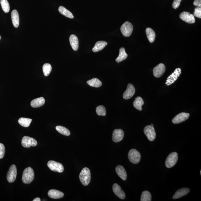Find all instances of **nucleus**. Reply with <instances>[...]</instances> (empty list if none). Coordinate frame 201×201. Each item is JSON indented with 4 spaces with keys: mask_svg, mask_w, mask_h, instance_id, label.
Returning <instances> with one entry per match:
<instances>
[{
    "mask_svg": "<svg viewBox=\"0 0 201 201\" xmlns=\"http://www.w3.org/2000/svg\"><path fill=\"white\" fill-rule=\"evenodd\" d=\"M190 190L188 188H183L178 190L172 197L173 199H176L181 198L187 195L189 193Z\"/></svg>",
    "mask_w": 201,
    "mask_h": 201,
    "instance_id": "nucleus-17",
    "label": "nucleus"
},
{
    "mask_svg": "<svg viewBox=\"0 0 201 201\" xmlns=\"http://www.w3.org/2000/svg\"><path fill=\"white\" fill-rule=\"evenodd\" d=\"M56 130L59 132L62 135L69 136L70 134V132L68 128L61 126H58L56 127Z\"/></svg>",
    "mask_w": 201,
    "mask_h": 201,
    "instance_id": "nucleus-30",
    "label": "nucleus"
},
{
    "mask_svg": "<svg viewBox=\"0 0 201 201\" xmlns=\"http://www.w3.org/2000/svg\"><path fill=\"white\" fill-rule=\"evenodd\" d=\"M70 45L74 50L77 51L79 48V40L78 38L75 35L72 34L69 38Z\"/></svg>",
    "mask_w": 201,
    "mask_h": 201,
    "instance_id": "nucleus-20",
    "label": "nucleus"
},
{
    "mask_svg": "<svg viewBox=\"0 0 201 201\" xmlns=\"http://www.w3.org/2000/svg\"><path fill=\"white\" fill-rule=\"evenodd\" d=\"M22 145L26 148H29L31 146H36L37 144V142L34 139L29 136H24L22 141Z\"/></svg>",
    "mask_w": 201,
    "mask_h": 201,
    "instance_id": "nucleus-9",
    "label": "nucleus"
},
{
    "mask_svg": "<svg viewBox=\"0 0 201 201\" xmlns=\"http://www.w3.org/2000/svg\"><path fill=\"white\" fill-rule=\"evenodd\" d=\"M48 196L53 199H59L64 196L63 192L56 190L52 189L49 190L48 193Z\"/></svg>",
    "mask_w": 201,
    "mask_h": 201,
    "instance_id": "nucleus-18",
    "label": "nucleus"
},
{
    "mask_svg": "<svg viewBox=\"0 0 201 201\" xmlns=\"http://www.w3.org/2000/svg\"><path fill=\"white\" fill-rule=\"evenodd\" d=\"M151 195L149 191H144L142 192L141 197V201H151Z\"/></svg>",
    "mask_w": 201,
    "mask_h": 201,
    "instance_id": "nucleus-33",
    "label": "nucleus"
},
{
    "mask_svg": "<svg viewBox=\"0 0 201 201\" xmlns=\"http://www.w3.org/2000/svg\"><path fill=\"white\" fill-rule=\"evenodd\" d=\"M87 83L92 87L98 88L101 86L102 83L100 80L97 78H94L87 81Z\"/></svg>",
    "mask_w": 201,
    "mask_h": 201,
    "instance_id": "nucleus-28",
    "label": "nucleus"
},
{
    "mask_svg": "<svg viewBox=\"0 0 201 201\" xmlns=\"http://www.w3.org/2000/svg\"><path fill=\"white\" fill-rule=\"evenodd\" d=\"M59 11L60 13L65 17L70 19L74 18L73 15L72 14V12H70L69 10H67L64 7L60 6L59 8Z\"/></svg>",
    "mask_w": 201,
    "mask_h": 201,
    "instance_id": "nucleus-27",
    "label": "nucleus"
},
{
    "mask_svg": "<svg viewBox=\"0 0 201 201\" xmlns=\"http://www.w3.org/2000/svg\"><path fill=\"white\" fill-rule=\"evenodd\" d=\"M128 55L125 52V49L124 47H121L120 49L119 54L117 59L116 60V61L117 62H121L124 61L128 57Z\"/></svg>",
    "mask_w": 201,
    "mask_h": 201,
    "instance_id": "nucleus-26",
    "label": "nucleus"
},
{
    "mask_svg": "<svg viewBox=\"0 0 201 201\" xmlns=\"http://www.w3.org/2000/svg\"><path fill=\"white\" fill-rule=\"evenodd\" d=\"M190 114L188 113L181 112L178 114L172 120V122L174 124H177L183 122L188 119Z\"/></svg>",
    "mask_w": 201,
    "mask_h": 201,
    "instance_id": "nucleus-12",
    "label": "nucleus"
},
{
    "mask_svg": "<svg viewBox=\"0 0 201 201\" xmlns=\"http://www.w3.org/2000/svg\"><path fill=\"white\" fill-rule=\"evenodd\" d=\"M144 103L142 98L140 97H137L135 98L133 103L134 107L136 108L139 111L142 110V106L144 104Z\"/></svg>",
    "mask_w": 201,
    "mask_h": 201,
    "instance_id": "nucleus-25",
    "label": "nucleus"
},
{
    "mask_svg": "<svg viewBox=\"0 0 201 201\" xmlns=\"http://www.w3.org/2000/svg\"><path fill=\"white\" fill-rule=\"evenodd\" d=\"M17 175V169L15 165L10 166L7 175V179L10 183H13L16 179Z\"/></svg>",
    "mask_w": 201,
    "mask_h": 201,
    "instance_id": "nucleus-10",
    "label": "nucleus"
},
{
    "mask_svg": "<svg viewBox=\"0 0 201 201\" xmlns=\"http://www.w3.org/2000/svg\"><path fill=\"white\" fill-rule=\"evenodd\" d=\"M1 36H0V39H1Z\"/></svg>",
    "mask_w": 201,
    "mask_h": 201,
    "instance_id": "nucleus-40",
    "label": "nucleus"
},
{
    "mask_svg": "<svg viewBox=\"0 0 201 201\" xmlns=\"http://www.w3.org/2000/svg\"><path fill=\"white\" fill-rule=\"evenodd\" d=\"M11 19L14 26L15 28L18 27L19 24V18L18 12L16 10H12L11 12Z\"/></svg>",
    "mask_w": 201,
    "mask_h": 201,
    "instance_id": "nucleus-22",
    "label": "nucleus"
},
{
    "mask_svg": "<svg viewBox=\"0 0 201 201\" xmlns=\"http://www.w3.org/2000/svg\"><path fill=\"white\" fill-rule=\"evenodd\" d=\"M5 152L4 144L0 143V159H2L4 156Z\"/></svg>",
    "mask_w": 201,
    "mask_h": 201,
    "instance_id": "nucleus-36",
    "label": "nucleus"
},
{
    "mask_svg": "<svg viewBox=\"0 0 201 201\" xmlns=\"http://www.w3.org/2000/svg\"><path fill=\"white\" fill-rule=\"evenodd\" d=\"M52 70V67L49 63H45L43 66V70L44 75L48 76Z\"/></svg>",
    "mask_w": 201,
    "mask_h": 201,
    "instance_id": "nucleus-32",
    "label": "nucleus"
},
{
    "mask_svg": "<svg viewBox=\"0 0 201 201\" xmlns=\"http://www.w3.org/2000/svg\"><path fill=\"white\" fill-rule=\"evenodd\" d=\"M193 5L195 6L201 7V0H195L193 2Z\"/></svg>",
    "mask_w": 201,
    "mask_h": 201,
    "instance_id": "nucleus-38",
    "label": "nucleus"
},
{
    "mask_svg": "<svg viewBox=\"0 0 201 201\" xmlns=\"http://www.w3.org/2000/svg\"><path fill=\"white\" fill-rule=\"evenodd\" d=\"M116 171L117 175L122 179L123 180H126L127 177V174L126 170L122 166L118 165L116 168Z\"/></svg>",
    "mask_w": 201,
    "mask_h": 201,
    "instance_id": "nucleus-19",
    "label": "nucleus"
},
{
    "mask_svg": "<svg viewBox=\"0 0 201 201\" xmlns=\"http://www.w3.org/2000/svg\"><path fill=\"white\" fill-rule=\"evenodd\" d=\"M128 158L130 162L133 164L139 163L141 158L140 153L135 149H132L128 153Z\"/></svg>",
    "mask_w": 201,
    "mask_h": 201,
    "instance_id": "nucleus-4",
    "label": "nucleus"
},
{
    "mask_svg": "<svg viewBox=\"0 0 201 201\" xmlns=\"http://www.w3.org/2000/svg\"><path fill=\"white\" fill-rule=\"evenodd\" d=\"M179 17L182 20L188 24H193L195 22V16L189 12H183L180 14Z\"/></svg>",
    "mask_w": 201,
    "mask_h": 201,
    "instance_id": "nucleus-11",
    "label": "nucleus"
},
{
    "mask_svg": "<svg viewBox=\"0 0 201 201\" xmlns=\"http://www.w3.org/2000/svg\"><path fill=\"white\" fill-rule=\"evenodd\" d=\"M79 177L81 183L84 186H88L91 179V174L89 169L87 167L84 168L79 174Z\"/></svg>",
    "mask_w": 201,
    "mask_h": 201,
    "instance_id": "nucleus-1",
    "label": "nucleus"
},
{
    "mask_svg": "<svg viewBox=\"0 0 201 201\" xmlns=\"http://www.w3.org/2000/svg\"><path fill=\"white\" fill-rule=\"evenodd\" d=\"M34 178V171L31 167H29L25 169L22 176L23 182L26 184H29L32 182Z\"/></svg>",
    "mask_w": 201,
    "mask_h": 201,
    "instance_id": "nucleus-2",
    "label": "nucleus"
},
{
    "mask_svg": "<svg viewBox=\"0 0 201 201\" xmlns=\"http://www.w3.org/2000/svg\"><path fill=\"white\" fill-rule=\"evenodd\" d=\"M182 1V0H174L172 5L173 8L176 9L179 8Z\"/></svg>",
    "mask_w": 201,
    "mask_h": 201,
    "instance_id": "nucleus-37",
    "label": "nucleus"
},
{
    "mask_svg": "<svg viewBox=\"0 0 201 201\" xmlns=\"http://www.w3.org/2000/svg\"><path fill=\"white\" fill-rule=\"evenodd\" d=\"M41 201V199L39 197H37L36 199H35L34 200H33V201Z\"/></svg>",
    "mask_w": 201,
    "mask_h": 201,
    "instance_id": "nucleus-39",
    "label": "nucleus"
},
{
    "mask_svg": "<svg viewBox=\"0 0 201 201\" xmlns=\"http://www.w3.org/2000/svg\"><path fill=\"white\" fill-rule=\"evenodd\" d=\"M181 73V70L180 68L176 69L173 73L168 77L166 82V85H167V86H169L173 84L177 80Z\"/></svg>",
    "mask_w": 201,
    "mask_h": 201,
    "instance_id": "nucleus-8",
    "label": "nucleus"
},
{
    "mask_svg": "<svg viewBox=\"0 0 201 201\" xmlns=\"http://www.w3.org/2000/svg\"><path fill=\"white\" fill-rule=\"evenodd\" d=\"M133 29V26L131 23L126 22L122 25L121 27V31L125 37L131 36Z\"/></svg>",
    "mask_w": 201,
    "mask_h": 201,
    "instance_id": "nucleus-5",
    "label": "nucleus"
},
{
    "mask_svg": "<svg viewBox=\"0 0 201 201\" xmlns=\"http://www.w3.org/2000/svg\"><path fill=\"white\" fill-rule=\"evenodd\" d=\"M1 5L5 13H8L10 11V7L7 0H1Z\"/></svg>",
    "mask_w": 201,
    "mask_h": 201,
    "instance_id": "nucleus-31",
    "label": "nucleus"
},
{
    "mask_svg": "<svg viewBox=\"0 0 201 201\" xmlns=\"http://www.w3.org/2000/svg\"><path fill=\"white\" fill-rule=\"evenodd\" d=\"M47 166L50 170L54 172L61 173L64 171V168L62 164L54 160H50L47 163Z\"/></svg>",
    "mask_w": 201,
    "mask_h": 201,
    "instance_id": "nucleus-6",
    "label": "nucleus"
},
{
    "mask_svg": "<svg viewBox=\"0 0 201 201\" xmlns=\"http://www.w3.org/2000/svg\"><path fill=\"white\" fill-rule=\"evenodd\" d=\"M165 70V65L163 63H160L153 69V75L155 77L159 78L164 74Z\"/></svg>",
    "mask_w": 201,
    "mask_h": 201,
    "instance_id": "nucleus-13",
    "label": "nucleus"
},
{
    "mask_svg": "<svg viewBox=\"0 0 201 201\" xmlns=\"http://www.w3.org/2000/svg\"><path fill=\"white\" fill-rule=\"evenodd\" d=\"M107 42L103 41H98L95 44L94 47L93 49V51L94 52H97L103 50L107 45Z\"/></svg>",
    "mask_w": 201,
    "mask_h": 201,
    "instance_id": "nucleus-23",
    "label": "nucleus"
},
{
    "mask_svg": "<svg viewBox=\"0 0 201 201\" xmlns=\"http://www.w3.org/2000/svg\"><path fill=\"white\" fill-rule=\"evenodd\" d=\"M45 102V98L43 97H41L32 100L31 105L33 108H38L44 105Z\"/></svg>",
    "mask_w": 201,
    "mask_h": 201,
    "instance_id": "nucleus-21",
    "label": "nucleus"
},
{
    "mask_svg": "<svg viewBox=\"0 0 201 201\" xmlns=\"http://www.w3.org/2000/svg\"><path fill=\"white\" fill-rule=\"evenodd\" d=\"M146 33L148 39L151 43H152L155 41L156 38V33L153 30L150 28H147L146 30Z\"/></svg>",
    "mask_w": 201,
    "mask_h": 201,
    "instance_id": "nucleus-24",
    "label": "nucleus"
},
{
    "mask_svg": "<svg viewBox=\"0 0 201 201\" xmlns=\"http://www.w3.org/2000/svg\"><path fill=\"white\" fill-rule=\"evenodd\" d=\"M178 160V155L176 152H172L167 157L165 161V166L168 168H171L177 163Z\"/></svg>",
    "mask_w": 201,
    "mask_h": 201,
    "instance_id": "nucleus-3",
    "label": "nucleus"
},
{
    "mask_svg": "<svg viewBox=\"0 0 201 201\" xmlns=\"http://www.w3.org/2000/svg\"><path fill=\"white\" fill-rule=\"evenodd\" d=\"M144 134L148 140L151 141H153L156 138V134L154 128L151 125H148L144 128Z\"/></svg>",
    "mask_w": 201,
    "mask_h": 201,
    "instance_id": "nucleus-7",
    "label": "nucleus"
},
{
    "mask_svg": "<svg viewBox=\"0 0 201 201\" xmlns=\"http://www.w3.org/2000/svg\"><path fill=\"white\" fill-rule=\"evenodd\" d=\"M135 93V89L133 85L129 84L127 86V89L123 94V98L125 100H128L133 97Z\"/></svg>",
    "mask_w": 201,
    "mask_h": 201,
    "instance_id": "nucleus-14",
    "label": "nucleus"
},
{
    "mask_svg": "<svg viewBox=\"0 0 201 201\" xmlns=\"http://www.w3.org/2000/svg\"><path fill=\"white\" fill-rule=\"evenodd\" d=\"M194 16L198 17V18H201V8L197 7L195 9V11L194 12Z\"/></svg>",
    "mask_w": 201,
    "mask_h": 201,
    "instance_id": "nucleus-35",
    "label": "nucleus"
},
{
    "mask_svg": "<svg viewBox=\"0 0 201 201\" xmlns=\"http://www.w3.org/2000/svg\"><path fill=\"white\" fill-rule=\"evenodd\" d=\"M97 114L98 116H104L106 114L105 107L103 105L98 106L96 108Z\"/></svg>",
    "mask_w": 201,
    "mask_h": 201,
    "instance_id": "nucleus-34",
    "label": "nucleus"
},
{
    "mask_svg": "<svg viewBox=\"0 0 201 201\" xmlns=\"http://www.w3.org/2000/svg\"><path fill=\"white\" fill-rule=\"evenodd\" d=\"M32 120L29 118L22 117L20 118L18 120V123L21 126L27 128L30 126Z\"/></svg>",
    "mask_w": 201,
    "mask_h": 201,
    "instance_id": "nucleus-29",
    "label": "nucleus"
},
{
    "mask_svg": "<svg viewBox=\"0 0 201 201\" xmlns=\"http://www.w3.org/2000/svg\"><path fill=\"white\" fill-rule=\"evenodd\" d=\"M124 136V133L122 130L117 129L114 130L112 135L113 141L117 143L123 140Z\"/></svg>",
    "mask_w": 201,
    "mask_h": 201,
    "instance_id": "nucleus-15",
    "label": "nucleus"
},
{
    "mask_svg": "<svg viewBox=\"0 0 201 201\" xmlns=\"http://www.w3.org/2000/svg\"><path fill=\"white\" fill-rule=\"evenodd\" d=\"M112 190L114 193L120 199H123V200L125 199L126 195H125L124 192L121 189L120 186L119 185L116 183L114 184L112 186Z\"/></svg>",
    "mask_w": 201,
    "mask_h": 201,
    "instance_id": "nucleus-16",
    "label": "nucleus"
}]
</instances>
